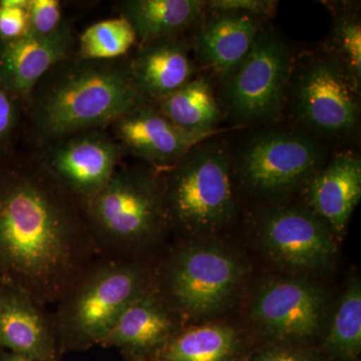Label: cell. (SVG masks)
Listing matches in <instances>:
<instances>
[{"instance_id": "23", "label": "cell", "mask_w": 361, "mask_h": 361, "mask_svg": "<svg viewBox=\"0 0 361 361\" xmlns=\"http://www.w3.org/2000/svg\"><path fill=\"white\" fill-rule=\"evenodd\" d=\"M324 349L341 361H357L361 353V287L355 280L342 296L324 341Z\"/></svg>"}, {"instance_id": "28", "label": "cell", "mask_w": 361, "mask_h": 361, "mask_svg": "<svg viewBox=\"0 0 361 361\" xmlns=\"http://www.w3.org/2000/svg\"><path fill=\"white\" fill-rule=\"evenodd\" d=\"M20 104L0 82V157L6 155L20 125Z\"/></svg>"}, {"instance_id": "24", "label": "cell", "mask_w": 361, "mask_h": 361, "mask_svg": "<svg viewBox=\"0 0 361 361\" xmlns=\"http://www.w3.org/2000/svg\"><path fill=\"white\" fill-rule=\"evenodd\" d=\"M137 37L123 16L104 20L85 28L78 39V56L94 61H110L127 56Z\"/></svg>"}, {"instance_id": "2", "label": "cell", "mask_w": 361, "mask_h": 361, "mask_svg": "<svg viewBox=\"0 0 361 361\" xmlns=\"http://www.w3.org/2000/svg\"><path fill=\"white\" fill-rule=\"evenodd\" d=\"M146 101L135 87L127 56L94 61L73 54L42 78L26 104L33 134L49 145L103 130Z\"/></svg>"}, {"instance_id": "17", "label": "cell", "mask_w": 361, "mask_h": 361, "mask_svg": "<svg viewBox=\"0 0 361 361\" xmlns=\"http://www.w3.org/2000/svg\"><path fill=\"white\" fill-rule=\"evenodd\" d=\"M0 349L33 361H59L51 313L13 285L0 283Z\"/></svg>"}, {"instance_id": "16", "label": "cell", "mask_w": 361, "mask_h": 361, "mask_svg": "<svg viewBox=\"0 0 361 361\" xmlns=\"http://www.w3.org/2000/svg\"><path fill=\"white\" fill-rule=\"evenodd\" d=\"M70 23L45 37L25 35L13 40L0 39V82L20 103H27L42 78L56 63L73 54Z\"/></svg>"}, {"instance_id": "11", "label": "cell", "mask_w": 361, "mask_h": 361, "mask_svg": "<svg viewBox=\"0 0 361 361\" xmlns=\"http://www.w3.org/2000/svg\"><path fill=\"white\" fill-rule=\"evenodd\" d=\"M260 238L271 257L297 269L322 267L336 250L334 232L310 208L281 206L266 211Z\"/></svg>"}, {"instance_id": "20", "label": "cell", "mask_w": 361, "mask_h": 361, "mask_svg": "<svg viewBox=\"0 0 361 361\" xmlns=\"http://www.w3.org/2000/svg\"><path fill=\"white\" fill-rule=\"evenodd\" d=\"M118 8L141 45L182 37L198 25L207 7L203 0H125Z\"/></svg>"}, {"instance_id": "15", "label": "cell", "mask_w": 361, "mask_h": 361, "mask_svg": "<svg viewBox=\"0 0 361 361\" xmlns=\"http://www.w3.org/2000/svg\"><path fill=\"white\" fill-rule=\"evenodd\" d=\"M179 317L155 284L125 310L101 346L118 349L125 360L158 358L180 331Z\"/></svg>"}, {"instance_id": "21", "label": "cell", "mask_w": 361, "mask_h": 361, "mask_svg": "<svg viewBox=\"0 0 361 361\" xmlns=\"http://www.w3.org/2000/svg\"><path fill=\"white\" fill-rule=\"evenodd\" d=\"M155 103L173 123L193 134L213 135L223 118L212 82L205 75H197Z\"/></svg>"}, {"instance_id": "18", "label": "cell", "mask_w": 361, "mask_h": 361, "mask_svg": "<svg viewBox=\"0 0 361 361\" xmlns=\"http://www.w3.org/2000/svg\"><path fill=\"white\" fill-rule=\"evenodd\" d=\"M191 54V42L184 35L139 45L128 58L135 87L147 101L172 94L200 73Z\"/></svg>"}, {"instance_id": "29", "label": "cell", "mask_w": 361, "mask_h": 361, "mask_svg": "<svg viewBox=\"0 0 361 361\" xmlns=\"http://www.w3.org/2000/svg\"><path fill=\"white\" fill-rule=\"evenodd\" d=\"M247 361H323L322 356L311 349L290 343H275L259 349Z\"/></svg>"}, {"instance_id": "12", "label": "cell", "mask_w": 361, "mask_h": 361, "mask_svg": "<svg viewBox=\"0 0 361 361\" xmlns=\"http://www.w3.org/2000/svg\"><path fill=\"white\" fill-rule=\"evenodd\" d=\"M323 305V293L314 285L302 280H276L256 294L250 317L278 341H304L319 331Z\"/></svg>"}, {"instance_id": "3", "label": "cell", "mask_w": 361, "mask_h": 361, "mask_svg": "<svg viewBox=\"0 0 361 361\" xmlns=\"http://www.w3.org/2000/svg\"><path fill=\"white\" fill-rule=\"evenodd\" d=\"M97 256L142 260L140 252L170 228L164 200V171L118 167L106 186L82 204Z\"/></svg>"}, {"instance_id": "1", "label": "cell", "mask_w": 361, "mask_h": 361, "mask_svg": "<svg viewBox=\"0 0 361 361\" xmlns=\"http://www.w3.org/2000/svg\"><path fill=\"white\" fill-rule=\"evenodd\" d=\"M0 157V283L56 304L97 257L82 204L39 161Z\"/></svg>"}, {"instance_id": "10", "label": "cell", "mask_w": 361, "mask_h": 361, "mask_svg": "<svg viewBox=\"0 0 361 361\" xmlns=\"http://www.w3.org/2000/svg\"><path fill=\"white\" fill-rule=\"evenodd\" d=\"M126 154L113 135L94 130L47 145L37 160L66 193L82 204L106 186Z\"/></svg>"}, {"instance_id": "14", "label": "cell", "mask_w": 361, "mask_h": 361, "mask_svg": "<svg viewBox=\"0 0 361 361\" xmlns=\"http://www.w3.org/2000/svg\"><path fill=\"white\" fill-rule=\"evenodd\" d=\"M268 20L251 14L207 8L190 39L199 70L208 71L211 77L222 82L245 58Z\"/></svg>"}, {"instance_id": "19", "label": "cell", "mask_w": 361, "mask_h": 361, "mask_svg": "<svg viewBox=\"0 0 361 361\" xmlns=\"http://www.w3.org/2000/svg\"><path fill=\"white\" fill-rule=\"evenodd\" d=\"M308 208L334 234L345 231L361 199V159L341 152L329 159L305 185Z\"/></svg>"}, {"instance_id": "27", "label": "cell", "mask_w": 361, "mask_h": 361, "mask_svg": "<svg viewBox=\"0 0 361 361\" xmlns=\"http://www.w3.org/2000/svg\"><path fill=\"white\" fill-rule=\"evenodd\" d=\"M28 0L0 1V39L13 40L27 35Z\"/></svg>"}, {"instance_id": "9", "label": "cell", "mask_w": 361, "mask_h": 361, "mask_svg": "<svg viewBox=\"0 0 361 361\" xmlns=\"http://www.w3.org/2000/svg\"><path fill=\"white\" fill-rule=\"evenodd\" d=\"M243 270L216 244L189 243L171 254L155 277L156 288L180 316L212 315L231 300Z\"/></svg>"}, {"instance_id": "13", "label": "cell", "mask_w": 361, "mask_h": 361, "mask_svg": "<svg viewBox=\"0 0 361 361\" xmlns=\"http://www.w3.org/2000/svg\"><path fill=\"white\" fill-rule=\"evenodd\" d=\"M111 127L113 137L127 153L161 171L172 168L190 149L211 137L182 129L152 101L137 104Z\"/></svg>"}, {"instance_id": "32", "label": "cell", "mask_w": 361, "mask_h": 361, "mask_svg": "<svg viewBox=\"0 0 361 361\" xmlns=\"http://www.w3.org/2000/svg\"><path fill=\"white\" fill-rule=\"evenodd\" d=\"M125 361H163L160 358H145V360H125Z\"/></svg>"}, {"instance_id": "25", "label": "cell", "mask_w": 361, "mask_h": 361, "mask_svg": "<svg viewBox=\"0 0 361 361\" xmlns=\"http://www.w3.org/2000/svg\"><path fill=\"white\" fill-rule=\"evenodd\" d=\"M331 35L325 47L343 63L353 78L361 85V20L356 6L334 11Z\"/></svg>"}, {"instance_id": "26", "label": "cell", "mask_w": 361, "mask_h": 361, "mask_svg": "<svg viewBox=\"0 0 361 361\" xmlns=\"http://www.w3.org/2000/svg\"><path fill=\"white\" fill-rule=\"evenodd\" d=\"M27 35L45 37L58 32L66 20L58 0H28Z\"/></svg>"}, {"instance_id": "7", "label": "cell", "mask_w": 361, "mask_h": 361, "mask_svg": "<svg viewBox=\"0 0 361 361\" xmlns=\"http://www.w3.org/2000/svg\"><path fill=\"white\" fill-rule=\"evenodd\" d=\"M326 144L299 128L262 126L231 147L233 182L260 197L305 187L329 160Z\"/></svg>"}, {"instance_id": "22", "label": "cell", "mask_w": 361, "mask_h": 361, "mask_svg": "<svg viewBox=\"0 0 361 361\" xmlns=\"http://www.w3.org/2000/svg\"><path fill=\"white\" fill-rule=\"evenodd\" d=\"M238 332L226 324L180 329L158 358L163 361H238Z\"/></svg>"}, {"instance_id": "31", "label": "cell", "mask_w": 361, "mask_h": 361, "mask_svg": "<svg viewBox=\"0 0 361 361\" xmlns=\"http://www.w3.org/2000/svg\"><path fill=\"white\" fill-rule=\"evenodd\" d=\"M0 361H33L25 356L18 355V353H11L4 349H0Z\"/></svg>"}, {"instance_id": "6", "label": "cell", "mask_w": 361, "mask_h": 361, "mask_svg": "<svg viewBox=\"0 0 361 361\" xmlns=\"http://www.w3.org/2000/svg\"><path fill=\"white\" fill-rule=\"evenodd\" d=\"M360 87L324 44L294 59L285 109L297 128L325 144L346 141L360 127Z\"/></svg>"}, {"instance_id": "30", "label": "cell", "mask_w": 361, "mask_h": 361, "mask_svg": "<svg viewBox=\"0 0 361 361\" xmlns=\"http://www.w3.org/2000/svg\"><path fill=\"white\" fill-rule=\"evenodd\" d=\"M278 6L275 0H209L206 1L208 9L232 11L269 18Z\"/></svg>"}, {"instance_id": "5", "label": "cell", "mask_w": 361, "mask_h": 361, "mask_svg": "<svg viewBox=\"0 0 361 361\" xmlns=\"http://www.w3.org/2000/svg\"><path fill=\"white\" fill-rule=\"evenodd\" d=\"M164 200L170 227L189 234H211L236 212L231 146L211 135L164 171Z\"/></svg>"}, {"instance_id": "4", "label": "cell", "mask_w": 361, "mask_h": 361, "mask_svg": "<svg viewBox=\"0 0 361 361\" xmlns=\"http://www.w3.org/2000/svg\"><path fill=\"white\" fill-rule=\"evenodd\" d=\"M154 286L144 261L97 256L51 313L61 355L101 345L130 304Z\"/></svg>"}, {"instance_id": "8", "label": "cell", "mask_w": 361, "mask_h": 361, "mask_svg": "<svg viewBox=\"0 0 361 361\" xmlns=\"http://www.w3.org/2000/svg\"><path fill=\"white\" fill-rule=\"evenodd\" d=\"M294 52L276 28L266 23L250 51L220 82L223 116L240 126L273 125L283 115Z\"/></svg>"}]
</instances>
